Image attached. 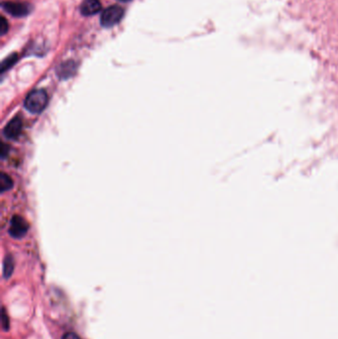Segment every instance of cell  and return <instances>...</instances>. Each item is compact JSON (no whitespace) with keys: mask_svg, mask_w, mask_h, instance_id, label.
Instances as JSON below:
<instances>
[{"mask_svg":"<svg viewBox=\"0 0 338 339\" xmlns=\"http://www.w3.org/2000/svg\"><path fill=\"white\" fill-rule=\"evenodd\" d=\"M101 10L99 0H84L81 4V12L84 16H92Z\"/></svg>","mask_w":338,"mask_h":339,"instance_id":"obj_5","label":"cell"},{"mask_svg":"<svg viewBox=\"0 0 338 339\" xmlns=\"http://www.w3.org/2000/svg\"><path fill=\"white\" fill-rule=\"evenodd\" d=\"M29 229L28 222L21 216L15 215L12 217L9 226V233L14 238L23 237Z\"/></svg>","mask_w":338,"mask_h":339,"instance_id":"obj_3","label":"cell"},{"mask_svg":"<svg viewBox=\"0 0 338 339\" xmlns=\"http://www.w3.org/2000/svg\"><path fill=\"white\" fill-rule=\"evenodd\" d=\"M48 101L49 99L47 92L42 89H36L27 95L24 106L33 114H40L46 109Z\"/></svg>","mask_w":338,"mask_h":339,"instance_id":"obj_1","label":"cell"},{"mask_svg":"<svg viewBox=\"0 0 338 339\" xmlns=\"http://www.w3.org/2000/svg\"><path fill=\"white\" fill-rule=\"evenodd\" d=\"M1 322H2V328L3 330H8L9 329V318L6 313L5 309H2V317H1Z\"/></svg>","mask_w":338,"mask_h":339,"instance_id":"obj_9","label":"cell"},{"mask_svg":"<svg viewBox=\"0 0 338 339\" xmlns=\"http://www.w3.org/2000/svg\"><path fill=\"white\" fill-rule=\"evenodd\" d=\"M7 30V27H6V21L4 18H2V24H1V31H2V34H4Z\"/></svg>","mask_w":338,"mask_h":339,"instance_id":"obj_12","label":"cell"},{"mask_svg":"<svg viewBox=\"0 0 338 339\" xmlns=\"http://www.w3.org/2000/svg\"><path fill=\"white\" fill-rule=\"evenodd\" d=\"M13 271H14V260L12 256L8 255L5 257L4 262H3V277L5 279L10 278Z\"/></svg>","mask_w":338,"mask_h":339,"instance_id":"obj_7","label":"cell"},{"mask_svg":"<svg viewBox=\"0 0 338 339\" xmlns=\"http://www.w3.org/2000/svg\"><path fill=\"white\" fill-rule=\"evenodd\" d=\"M22 128H23V123H22L21 118L15 117L7 123V125L5 126L3 130V134L7 139L15 140L22 133Z\"/></svg>","mask_w":338,"mask_h":339,"instance_id":"obj_4","label":"cell"},{"mask_svg":"<svg viewBox=\"0 0 338 339\" xmlns=\"http://www.w3.org/2000/svg\"><path fill=\"white\" fill-rule=\"evenodd\" d=\"M119 1H123V2H126V1H130V0H119Z\"/></svg>","mask_w":338,"mask_h":339,"instance_id":"obj_13","label":"cell"},{"mask_svg":"<svg viewBox=\"0 0 338 339\" xmlns=\"http://www.w3.org/2000/svg\"><path fill=\"white\" fill-rule=\"evenodd\" d=\"M62 339H81V338L74 332H67L66 334H64Z\"/></svg>","mask_w":338,"mask_h":339,"instance_id":"obj_11","label":"cell"},{"mask_svg":"<svg viewBox=\"0 0 338 339\" xmlns=\"http://www.w3.org/2000/svg\"><path fill=\"white\" fill-rule=\"evenodd\" d=\"M14 63H15V56H12V58H9L6 61H4L2 64V72H4L8 68H10Z\"/></svg>","mask_w":338,"mask_h":339,"instance_id":"obj_10","label":"cell"},{"mask_svg":"<svg viewBox=\"0 0 338 339\" xmlns=\"http://www.w3.org/2000/svg\"><path fill=\"white\" fill-rule=\"evenodd\" d=\"M3 8L13 16H24L29 12V6L25 3L6 2L3 4Z\"/></svg>","mask_w":338,"mask_h":339,"instance_id":"obj_6","label":"cell"},{"mask_svg":"<svg viewBox=\"0 0 338 339\" xmlns=\"http://www.w3.org/2000/svg\"><path fill=\"white\" fill-rule=\"evenodd\" d=\"M12 187H13V182L11 178L8 175L2 173L1 177H0V189H1V193H4L10 190Z\"/></svg>","mask_w":338,"mask_h":339,"instance_id":"obj_8","label":"cell"},{"mask_svg":"<svg viewBox=\"0 0 338 339\" xmlns=\"http://www.w3.org/2000/svg\"><path fill=\"white\" fill-rule=\"evenodd\" d=\"M124 15V10L117 5L109 6L105 10H103L101 17H100V22L101 25L105 28H110L117 25L123 18Z\"/></svg>","mask_w":338,"mask_h":339,"instance_id":"obj_2","label":"cell"}]
</instances>
